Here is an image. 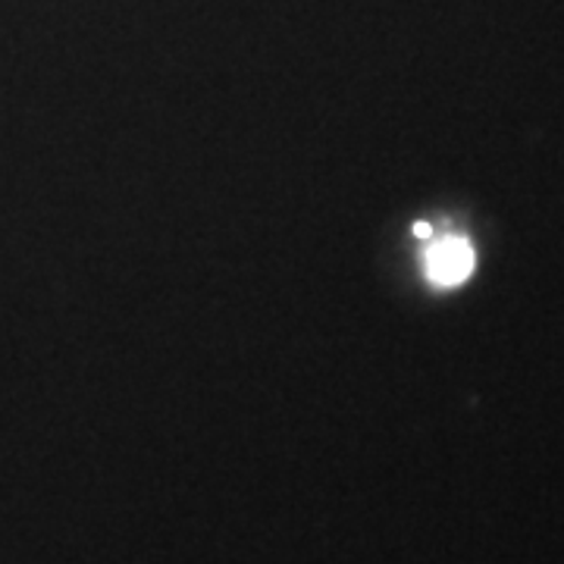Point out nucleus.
<instances>
[{"label":"nucleus","mask_w":564,"mask_h":564,"mask_svg":"<svg viewBox=\"0 0 564 564\" xmlns=\"http://www.w3.org/2000/svg\"><path fill=\"white\" fill-rule=\"evenodd\" d=\"M474 248L462 236H445L440 242L430 245L426 251V276L433 285H443V289H452V285H462L470 273H474Z\"/></svg>","instance_id":"1"},{"label":"nucleus","mask_w":564,"mask_h":564,"mask_svg":"<svg viewBox=\"0 0 564 564\" xmlns=\"http://www.w3.org/2000/svg\"><path fill=\"white\" fill-rule=\"evenodd\" d=\"M414 236H417V239H430V226H426V223H417V226H414Z\"/></svg>","instance_id":"2"}]
</instances>
